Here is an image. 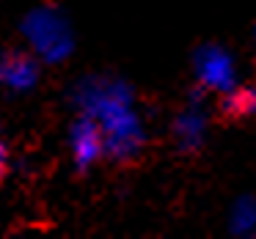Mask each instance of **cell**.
Returning a JSON list of instances; mask_svg holds the SVG:
<instances>
[{"instance_id": "cell-1", "label": "cell", "mask_w": 256, "mask_h": 239, "mask_svg": "<svg viewBox=\"0 0 256 239\" xmlns=\"http://www.w3.org/2000/svg\"><path fill=\"white\" fill-rule=\"evenodd\" d=\"M198 74L204 85L218 91H228L234 85V63L223 50H204L198 58Z\"/></svg>"}, {"instance_id": "cell-2", "label": "cell", "mask_w": 256, "mask_h": 239, "mask_svg": "<svg viewBox=\"0 0 256 239\" xmlns=\"http://www.w3.org/2000/svg\"><path fill=\"white\" fill-rule=\"evenodd\" d=\"M223 102H220V110L226 113L228 118H248L256 116V88L250 85H242V88H228L223 91Z\"/></svg>"}, {"instance_id": "cell-3", "label": "cell", "mask_w": 256, "mask_h": 239, "mask_svg": "<svg viewBox=\"0 0 256 239\" xmlns=\"http://www.w3.org/2000/svg\"><path fill=\"white\" fill-rule=\"evenodd\" d=\"M100 149H102L100 129H96L91 121L80 124V127L74 129V157H78V162H83V165H86V162L96 160Z\"/></svg>"}, {"instance_id": "cell-4", "label": "cell", "mask_w": 256, "mask_h": 239, "mask_svg": "<svg viewBox=\"0 0 256 239\" xmlns=\"http://www.w3.org/2000/svg\"><path fill=\"white\" fill-rule=\"evenodd\" d=\"M3 171H6V149L0 143V179H3Z\"/></svg>"}]
</instances>
